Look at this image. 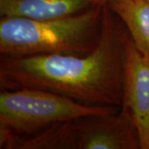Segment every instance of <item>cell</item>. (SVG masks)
<instances>
[{"label": "cell", "mask_w": 149, "mask_h": 149, "mask_svg": "<svg viewBox=\"0 0 149 149\" xmlns=\"http://www.w3.org/2000/svg\"><path fill=\"white\" fill-rule=\"evenodd\" d=\"M98 4L97 0H0V16L50 19L75 14Z\"/></svg>", "instance_id": "8992f818"}, {"label": "cell", "mask_w": 149, "mask_h": 149, "mask_svg": "<svg viewBox=\"0 0 149 149\" xmlns=\"http://www.w3.org/2000/svg\"><path fill=\"white\" fill-rule=\"evenodd\" d=\"M128 33L123 22L104 3L100 41L92 52L1 57V89H38L87 105L121 107Z\"/></svg>", "instance_id": "6da1fadb"}, {"label": "cell", "mask_w": 149, "mask_h": 149, "mask_svg": "<svg viewBox=\"0 0 149 149\" xmlns=\"http://www.w3.org/2000/svg\"><path fill=\"white\" fill-rule=\"evenodd\" d=\"M103 4L50 19L1 17V57L90 54L100 41Z\"/></svg>", "instance_id": "7a4b0ae2"}, {"label": "cell", "mask_w": 149, "mask_h": 149, "mask_svg": "<svg viewBox=\"0 0 149 149\" xmlns=\"http://www.w3.org/2000/svg\"><path fill=\"white\" fill-rule=\"evenodd\" d=\"M107 4L123 22L139 50L149 56V0H109Z\"/></svg>", "instance_id": "52a82bcc"}, {"label": "cell", "mask_w": 149, "mask_h": 149, "mask_svg": "<svg viewBox=\"0 0 149 149\" xmlns=\"http://www.w3.org/2000/svg\"><path fill=\"white\" fill-rule=\"evenodd\" d=\"M72 124L75 149H141L136 118L125 105L115 113L75 118Z\"/></svg>", "instance_id": "277c9868"}, {"label": "cell", "mask_w": 149, "mask_h": 149, "mask_svg": "<svg viewBox=\"0 0 149 149\" xmlns=\"http://www.w3.org/2000/svg\"><path fill=\"white\" fill-rule=\"evenodd\" d=\"M98 1V3L99 4H103V3H107L108 1H109V0H97Z\"/></svg>", "instance_id": "9c48e42d"}, {"label": "cell", "mask_w": 149, "mask_h": 149, "mask_svg": "<svg viewBox=\"0 0 149 149\" xmlns=\"http://www.w3.org/2000/svg\"><path fill=\"white\" fill-rule=\"evenodd\" d=\"M122 101L135 116L141 149H149V56L139 50L129 32L123 63Z\"/></svg>", "instance_id": "5b68a950"}, {"label": "cell", "mask_w": 149, "mask_h": 149, "mask_svg": "<svg viewBox=\"0 0 149 149\" xmlns=\"http://www.w3.org/2000/svg\"><path fill=\"white\" fill-rule=\"evenodd\" d=\"M118 106L87 105L47 91L22 88L0 94V129L30 136L57 123L119 111Z\"/></svg>", "instance_id": "3957f363"}, {"label": "cell", "mask_w": 149, "mask_h": 149, "mask_svg": "<svg viewBox=\"0 0 149 149\" xmlns=\"http://www.w3.org/2000/svg\"><path fill=\"white\" fill-rule=\"evenodd\" d=\"M73 120L57 123L30 136L14 134L13 149H75Z\"/></svg>", "instance_id": "ba28073f"}]
</instances>
